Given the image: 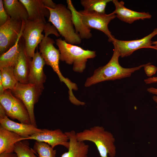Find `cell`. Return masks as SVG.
I'll list each match as a JSON object with an SVG mask.
<instances>
[{
    "mask_svg": "<svg viewBox=\"0 0 157 157\" xmlns=\"http://www.w3.org/2000/svg\"><path fill=\"white\" fill-rule=\"evenodd\" d=\"M120 56L117 48L114 46L113 54L110 61L104 66L100 67L94 70L93 75L87 79L85 86L88 87L101 82L129 77L133 73L147 65L143 64L130 68H124L119 63V59Z\"/></svg>",
    "mask_w": 157,
    "mask_h": 157,
    "instance_id": "obj_1",
    "label": "cell"
},
{
    "mask_svg": "<svg viewBox=\"0 0 157 157\" xmlns=\"http://www.w3.org/2000/svg\"><path fill=\"white\" fill-rule=\"evenodd\" d=\"M44 37L39 44V52L44 59L46 65L50 66L58 75L60 81L64 82L68 88L69 91L75 90L76 84L72 82L67 78L64 77L61 73L59 68L60 60V52L56 48L53 44L55 42L53 40L48 37L50 34H53L58 37L60 35L55 27L49 23L46 24L44 30Z\"/></svg>",
    "mask_w": 157,
    "mask_h": 157,
    "instance_id": "obj_2",
    "label": "cell"
},
{
    "mask_svg": "<svg viewBox=\"0 0 157 157\" xmlns=\"http://www.w3.org/2000/svg\"><path fill=\"white\" fill-rule=\"evenodd\" d=\"M78 141H88L96 145L101 157H115L116 148L115 138L110 132L106 131L102 126H95L82 131L76 133Z\"/></svg>",
    "mask_w": 157,
    "mask_h": 157,
    "instance_id": "obj_3",
    "label": "cell"
},
{
    "mask_svg": "<svg viewBox=\"0 0 157 157\" xmlns=\"http://www.w3.org/2000/svg\"><path fill=\"white\" fill-rule=\"evenodd\" d=\"M46 7L50 13L48 22L52 24L64 40L72 44H80L81 39L74 28L70 10L65 5L60 3L57 4L54 9Z\"/></svg>",
    "mask_w": 157,
    "mask_h": 157,
    "instance_id": "obj_4",
    "label": "cell"
},
{
    "mask_svg": "<svg viewBox=\"0 0 157 157\" xmlns=\"http://www.w3.org/2000/svg\"><path fill=\"white\" fill-rule=\"evenodd\" d=\"M60 52V60L69 65H73V69L82 72L85 69L88 59L96 56L95 51L85 50L79 46L67 42L61 38L56 40Z\"/></svg>",
    "mask_w": 157,
    "mask_h": 157,
    "instance_id": "obj_5",
    "label": "cell"
},
{
    "mask_svg": "<svg viewBox=\"0 0 157 157\" xmlns=\"http://www.w3.org/2000/svg\"><path fill=\"white\" fill-rule=\"evenodd\" d=\"M47 23L40 20L24 21V27L22 35L24 40V49L27 55L32 58L38 44L44 37L42 34Z\"/></svg>",
    "mask_w": 157,
    "mask_h": 157,
    "instance_id": "obj_6",
    "label": "cell"
},
{
    "mask_svg": "<svg viewBox=\"0 0 157 157\" xmlns=\"http://www.w3.org/2000/svg\"><path fill=\"white\" fill-rule=\"evenodd\" d=\"M0 103L8 117L13 119H16L21 123L31 124L25 105L21 100L13 94L10 90H5L0 95Z\"/></svg>",
    "mask_w": 157,
    "mask_h": 157,
    "instance_id": "obj_7",
    "label": "cell"
},
{
    "mask_svg": "<svg viewBox=\"0 0 157 157\" xmlns=\"http://www.w3.org/2000/svg\"><path fill=\"white\" fill-rule=\"evenodd\" d=\"M13 94L21 100L26 107L31 123L37 127L34 114L35 104L38 101L42 92L36 85L29 83L18 82L15 88L11 90Z\"/></svg>",
    "mask_w": 157,
    "mask_h": 157,
    "instance_id": "obj_8",
    "label": "cell"
},
{
    "mask_svg": "<svg viewBox=\"0 0 157 157\" xmlns=\"http://www.w3.org/2000/svg\"><path fill=\"white\" fill-rule=\"evenodd\" d=\"M83 24L89 29L94 28L105 34L108 38V41L113 42L115 38L109 30L108 25L110 22L116 17L115 14H101L85 10L79 11Z\"/></svg>",
    "mask_w": 157,
    "mask_h": 157,
    "instance_id": "obj_9",
    "label": "cell"
},
{
    "mask_svg": "<svg viewBox=\"0 0 157 157\" xmlns=\"http://www.w3.org/2000/svg\"><path fill=\"white\" fill-rule=\"evenodd\" d=\"M22 21L10 18L0 26V54L6 53L16 43L21 31Z\"/></svg>",
    "mask_w": 157,
    "mask_h": 157,
    "instance_id": "obj_10",
    "label": "cell"
},
{
    "mask_svg": "<svg viewBox=\"0 0 157 157\" xmlns=\"http://www.w3.org/2000/svg\"><path fill=\"white\" fill-rule=\"evenodd\" d=\"M157 35V28L149 35L141 39L130 41H124L115 38L112 42L114 46L117 48L121 57L130 56L136 50L143 48L156 50L152 45V38Z\"/></svg>",
    "mask_w": 157,
    "mask_h": 157,
    "instance_id": "obj_11",
    "label": "cell"
},
{
    "mask_svg": "<svg viewBox=\"0 0 157 157\" xmlns=\"http://www.w3.org/2000/svg\"><path fill=\"white\" fill-rule=\"evenodd\" d=\"M28 139L47 143L53 148L57 145H61L68 149L69 145L68 137L59 129L54 130L42 129V132L34 134L25 140Z\"/></svg>",
    "mask_w": 157,
    "mask_h": 157,
    "instance_id": "obj_12",
    "label": "cell"
},
{
    "mask_svg": "<svg viewBox=\"0 0 157 157\" xmlns=\"http://www.w3.org/2000/svg\"><path fill=\"white\" fill-rule=\"evenodd\" d=\"M45 65L44 59L37 49L30 62L28 81V83L35 85L42 92L47 78L43 70Z\"/></svg>",
    "mask_w": 157,
    "mask_h": 157,
    "instance_id": "obj_13",
    "label": "cell"
},
{
    "mask_svg": "<svg viewBox=\"0 0 157 157\" xmlns=\"http://www.w3.org/2000/svg\"><path fill=\"white\" fill-rule=\"evenodd\" d=\"M0 126L3 128L24 138V140L30 136L42 131V129H38L31 124L15 122L10 119L7 115L0 119Z\"/></svg>",
    "mask_w": 157,
    "mask_h": 157,
    "instance_id": "obj_14",
    "label": "cell"
},
{
    "mask_svg": "<svg viewBox=\"0 0 157 157\" xmlns=\"http://www.w3.org/2000/svg\"><path fill=\"white\" fill-rule=\"evenodd\" d=\"M112 2L115 6V9L111 13L115 14L119 19L125 22L131 24L137 20L149 19L151 17L149 13L139 12L127 8L124 6L123 1L113 0Z\"/></svg>",
    "mask_w": 157,
    "mask_h": 157,
    "instance_id": "obj_15",
    "label": "cell"
},
{
    "mask_svg": "<svg viewBox=\"0 0 157 157\" xmlns=\"http://www.w3.org/2000/svg\"><path fill=\"white\" fill-rule=\"evenodd\" d=\"M27 11L28 19L35 21L40 20L47 23L45 17L49 18V10L43 4L42 0H19Z\"/></svg>",
    "mask_w": 157,
    "mask_h": 157,
    "instance_id": "obj_16",
    "label": "cell"
},
{
    "mask_svg": "<svg viewBox=\"0 0 157 157\" xmlns=\"http://www.w3.org/2000/svg\"><path fill=\"white\" fill-rule=\"evenodd\" d=\"M69 139L68 151L60 157H88L89 146L84 142L78 141L74 130L65 132Z\"/></svg>",
    "mask_w": 157,
    "mask_h": 157,
    "instance_id": "obj_17",
    "label": "cell"
},
{
    "mask_svg": "<svg viewBox=\"0 0 157 157\" xmlns=\"http://www.w3.org/2000/svg\"><path fill=\"white\" fill-rule=\"evenodd\" d=\"M32 59L26 54L24 44L23 43L17 62L14 68V74L18 82L23 84L28 83L30 64Z\"/></svg>",
    "mask_w": 157,
    "mask_h": 157,
    "instance_id": "obj_18",
    "label": "cell"
},
{
    "mask_svg": "<svg viewBox=\"0 0 157 157\" xmlns=\"http://www.w3.org/2000/svg\"><path fill=\"white\" fill-rule=\"evenodd\" d=\"M24 27V21L17 40L14 45L4 53L0 55V69L7 67H14L18 59L23 43H20Z\"/></svg>",
    "mask_w": 157,
    "mask_h": 157,
    "instance_id": "obj_19",
    "label": "cell"
},
{
    "mask_svg": "<svg viewBox=\"0 0 157 157\" xmlns=\"http://www.w3.org/2000/svg\"><path fill=\"white\" fill-rule=\"evenodd\" d=\"M3 2L4 8L10 18L22 21L28 19L26 9L19 0H3Z\"/></svg>",
    "mask_w": 157,
    "mask_h": 157,
    "instance_id": "obj_20",
    "label": "cell"
},
{
    "mask_svg": "<svg viewBox=\"0 0 157 157\" xmlns=\"http://www.w3.org/2000/svg\"><path fill=\"white\" fill-rule=\"evenodd\" d=\"M66 2L67 8L71 13L72 21L76 33L81 39L90 38L92 36L91 30L83 24L80 13L75 9L71 0H67Z\"/></svg>",
    "mask_w": 157,
    "mask_h": 157,
    "instance_id": "obj_21",
    "label": "cell"
},
{
    "mask_svg": "<svg viewBox=\"0 0 157 157\" xmlns=\"http://www.w3.org/2000/svg\"><path fill=\"white\" fill-rule=\"evenodd\" d=\"M24 139L16 133L0 126V153L14 152L15 144Z\"/></svg>",
    "mask_w": 157,
    "mask_h": 157,
    "instance_id": "obj_22",
    "label": "cell"
},
{
    "mask_svg": "<svg viewBox=\"0 0 157 157\" xmlns=\"http://www.w3.org/2000/svg\"><path fill=\"white\" fill-rule=\"evenodd\" d=\"M14 68L9 67L0 69V78L4 91L6 90H13L18 82L14 74Z\"/></svg>",
    "mask_w": 157,
    "mask_h": 157,
    "instance_id": "obj_23",
    "label": "cell"
},
{
    "mask_svg": "<svg viewBox=\"0 0 157 157\" xmlns=\"http://www.w3.org/2000/svg\"><path fill=\"white\" fill-rule=\"evenodd\" d=\"M112 1V0H81L80 2L85 10L105 14L107 3Z\"/></svg>",
    "mask_w": 157,
    "mask_h": 157,
    "instance_id": "obj_24",
    "label": "cell"
},
{
    "mask_svg": "<svg viewBox=\"0 0 157 157\" xmlns=\"http://www.w3.org/2000/svg\"><path fill=\"white\" fill-rule=\"evenodd\" d=\"M33 150L38 155V157H55L56 151L48 144L36 141L33 146Z\"/></svg>",
    "mask_w": 157,
    "mask_h": 157,
    "instance_id": "obj_25",
    "label": "cell"
},
{
    "mask_svg": "<svg viewBox=\"0 0 157 157\" xmlns=\"http://www.w3.org/2000/svg\"><path fill=\"white\" fill-rule=\"evenodd\" d=\"M22 141L17 142L15 145L14 152L17 157H38L29 146L27 141Z\"/></svg>",
    "mask_w": 157,
    "mask_h": 157,
    "instance_id": "obj_26",
    "label": "cell"
},
{
    "mask_svg": "<svg viewBox=\"0 0 157 157\" xmlns=\"http://www.w3.org/2000/svg\"><path fill=\"white\" fill-rule=\"evenodd\" d=\"M10 18L4 8L3 0H0V26L5 24Z\"/></svg>",
    "mask_w": 157,
    "mask_h": 157,
    "instance_id": "obj_27",
    "label": "cell"
},
{
    "mask_svg": "<svg viewBox=\"0 0 157 157\" xmlns=\"http://www.w3.org/2000/svg\"><path fill=\"white\" fill-rule=\"evenodd\" d=\"M151 64V63H149L144 67V70L146 74L149 77L155 74L157 70V67Z\"/></svg>",
    "mask_w": 157,
    "mask_h": 157,
    "instance_id": "obj_28",
    "label": "cell"
},
{
    "mask_svg": "<svg viewBox=\"0 0 157 157\" xmlns=\"http://www.w3.org/2000/svg\"><path fill=\"white\" fill-rule=\"evenodd\" d=\"M45 7L51 9L55 8L57 4L51 0H42Z\"/></svg>",
    "mask_w": 157,
    "mask_h": 157,
    "instance_id": "obj_29",
    "label": "cell"
},
{
    "mask_svg": "<svg viewBox=\"0 0 157 157\" xmlns=\"http://www.w3.org/2000/svg\"><path fill=\"white\" fill-rule=\"evenodd\" d=\"M0 157H17V156L14 152H3L0 153Z\"/></svg>",
    "mask_w": 157,
    "mask_h": 157,
    "instance_id": "obj_30",
    "label": "cell"
},
{
    "mask_svg": "<svg viewBox=\"0 0 157 157\" xmlns=\"http://www.w3.org/2000/svg\"><path fill=\"white\" fill-rule=\"evenodd\" d=\"M146 84H150L157 82V77H150L144 80Z\"/></svg>",
    "mask_w": 157,
    "mask_h": 157,
    "instance_id": "obj_31",
    "label": "cell"
},
{
    "mask_svg": "<svg viewBox=\"0 0 157 157\" xmlns=\"http://www.w3.org/2000/svg\"><path fill=\"white\" fill-rule=\"evenodd\" d=\"M6 115L4 108L0 104V119L3 118Z\"/></svg>",
    "mask_w": 157,
    "mask_h": 157,
    "instance_id": "obj_32",
    "label": "cell"
},
{
    "mask_svg": "<svg viewBox=\"0 0 157 157\" xmlns=\"http://www.w3.org/2000/svg\"><path fill=\"white\" fill-rule=\"evenodd\" d=\"M147 91L150 93L155 94L157 96V88L150 87L147 89Z\"/></svg>",
    "mask_w": 157,
    "mask_h": 157,
    "instance_id": "obj_33",
    "label": "cell"
},
{
    "mask_svg": "<svg viewBox=\"0 0 157 157\" xmlns=\"http://www.w3.org/2000/svg\"><path fill=\"white\" fill-rule=\"evenodd\" d=\"M153 99L154 101L156 104L157 106L156 107L157 108V96L156 95L154 96L153 97Z\"/></svg>",
    "mask_w": 157,
    "mask_h": 157,
    "instance_id": "obj_34",
    "label": "cell"
},
{
    "mask_svg": "<svg viewBox=\"0 0 157 157\" xmlns=\"http://www.w3.org/2000/svg\"><path fill=\"white\" fill-rule=\"evenodd\" d=\"M152 45H154V47L156 49V50H157V41H155L154 42H152Z\"/></svg>",
    "mask_w": 157,
    "mask_h": 157,
    "instance_id": "obj_35",
    "label": "cell"
}]
</instances>
